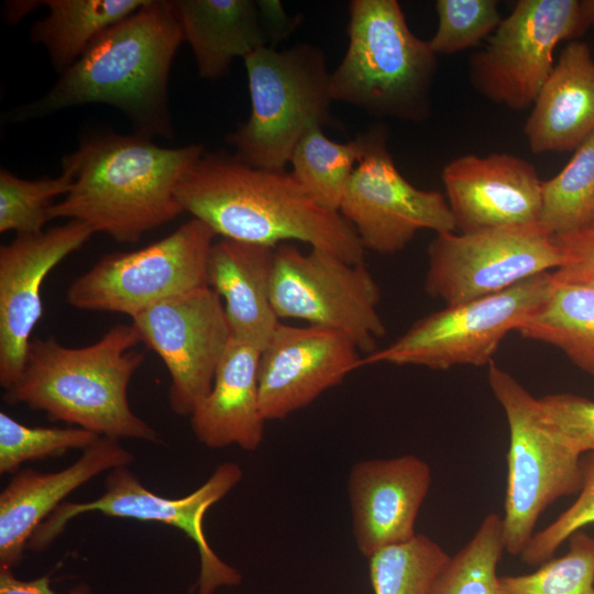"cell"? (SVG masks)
Here are the masks:
<instances>
[{
  "mask_svg": "<svg viewBox=\"0 0 594 594\" xmlns=\"http://www.w3.org/2000/svg\"><path fill=\"white\" fill-rule=\"evenodd\" d=\"M175 197L184 212L224 239L276 248L299 241L351 264L365 250L352 226L321 207L292 172L246 165L207 151L183 174Z\"/></svg>",
  "mask_w": 594,
  "mask_h": 594,
  "instance_id": "cell-1",
  "label": "cell"
},
{
  "mask_svg": "<svg viewBox=\"0 0 594 594\" xmlns=\"http://www.w3.org/2000/svg\"><path fill=\"white\" fill-rule=\"evenodd\" d=\"M183 42L174 0H146L99 34L44 96L12 111L11 119L103 103L123 112L135 134L172 140L168 78Z\"/></svg>",
  "mask_w": 594,
  "mask_h": 594,
  "instance_id": "cell-2",
  "label": "cell"
},
{
  "mask_svg": "<svg viewBox=\"0 0 594 594\" xmlns=\"http://www.w3.org/2000/svg\"><path fill=\"white\" fill-rule=\"evenodd\" d=\"M205 150L202 144L162 147L135 133L86 136L63 157L74 183L50 218L78 220L119 243H135L184 212L175 188Z\"/></svg>",
  "mask_w": 594,
  "mask_h": 594,
  "instance_id": "cell-3",
  "label": "cell"
},
{
  "mask_svg": "<svg viewBox=\"0 0 594 594\" xmlns=\"http://www.w3.org/2000/svg\"><path fill=\"white\" fill-rule=\"evenodd\" d=\"M131 324L110 328L98 341L68 348L53 337L31 340L18 383L6 391L9 404H24L99 437L157 442L158 435L130 407L128 388L145 355Z\"/></svg>",
  "mask_w": 594,
  "mask_h": 594,
  "instance_id": "cell-4",
  "label": "cell"
},
{
  "mask_svg": "<svg viewBox=\"0 0 594 594\" xmlns=\"http://www.w3.org/2000/svg\"><path fill=\"white\" fill-rule=\"evenodd\" d=\"M437 55L416 36L396 0H352L346 51L330 74L333 101L375 117H429Z\"/></svg>",
  "mask_w": 594,
  "mask_h": 594,
  "instance_id": "cell-5",
  "label": "cell"
},
{
  "mask_svg": "<svg viewBox=\"0 0 594 594\" xmlns=\"http://www.w3.org/2000/svg\"><path fill=\"white\" fill-rule=\"evenodd\" d=\"M243 61L251 113L227 143L246 165L286 169L306 132L333 124L326 54L317 45L299 43L282 51L263 46Z\"/></svg>",
  "mask_w": 594,
  "mask_h": 594,
  "instance_id": "cell-6",
  "label": "cell"
},
{
  "mask_svg": "<svg viewBox=\"0 0 594 594\" xmlns=\"http://www.w3.org/2000/svg\"><path fill=\"white\" fill-rule=\"evenodd\" d=\"M487 377L509 429L505 550L520 556L541 514L560 497L580 492L582 455L560 440L543 419L539 398L510 373L492 361Z\"/></svg>",
  "mask_w": 594,
  "mask_h": 594,
  "instance_id": "cell-7",
  "label": "cell"
},
{
  "mask_svg": "<svg viewBox=\"0 0 594 594\" xmlns=\"http://www.w3.org/2000/svg\"><path fill=\"white\" fill-rule=\"evenodd\" d=\"M551 285L552 272H544L499 293L446 306L415 321L386 348L362 358V366L387 363L446 371L488 365L504 338L543 304Z\"/></svg>",
  "mask_w": 594,
  "mask_h": 594,
  "instance_id": "cell-8",
  "label": "cell"
},
{
  "mask_svg": "<svg viewBox=\"0 0 594 594\" xmlns=\"http://www.w3.org/2000/svg\"><path fill=\"white\" fill-rule=\"evenodd\" d=\"M216 237L208 224L191 218L142 249L106 254L74 279L66 301L79 310L133 318L164 299L208 286V258Z\"/></svg>",
  "mask_w": 594,
  "mask_h": 594,
  "instance_id": "cell-9",
  "label": "cell"
},
{
  "mask_svg": "<svg viewBox=\"0 0 594 594\" xmlns=\"http://www.w3.org/2000/svg\"><path fill=\"white\" fill-rule=\"evenodd\" d=\"M380 300V287L364 263L351 264L316 248L302 253L287 242L275 248L271 301L278 319L340 331L369 355L386 334Z\"/></svg>",
  "mask_w": 594,
  "mask_h": 594,
  "instance_id": "cell-10",
  "label": "cell"
},
{
  "mask_svg": "<svg viewBox=\"0 0 594 594\" xmlns=\"http://www.w3.org/2000/svg\"><path fill=\"white\" fill-rule=\"evenodd\" d=\"M242 476L239 464L224 462L193 493L180 498H166L143 486L128 466L113 469L106 477V490L100 497L84 503H62L32 534L28 549L44 551L73 518L88 512L164 522L182 530L198 549L200 571L197 594H215L221 586L239 585L242 575L210 548L202 529V519L208 508L222 499Z\"/></svg>",
  "mask_w": 594,
  "mask_h": 594,
  "instance_id": "cell-11",
  "label": "cell"
},
{
  "mask_svg": "<svg viewBox=\"0 0 594 594\" xmlns=\"http://www.w3.org/2000/svg\"><path fill=\"white\" fill-rule=\"evenodd\" d=\"M562 253L538 222L469 233H438L428 246L425 290L447 306L505 290L558 270Z\"/></svg>",
  "mask_w": 594,
  "mask_h": 594,
  "instance_id": "cell-12",
  "label": "cell"
},
{
  "mask_svg": "<svg viewBox=\"0 0 594 594\" xmlns=\"http://www.w3.org/2000/svg\"><path fill=\"white\" fill-rule=\"evenodd\" d=\"M588 25L578 0H520L470 61V80L492 102L521 111L551 74L553 53Z\"/></svg>",
  "mask_w": 594,
  "mask_h": 594,
  "instance_id": "cell-13",
  "label": "cell"
},
{
  "mask_svg": "<svg viewBox=\"0 0 594 594\" xmlns=\"http://www.w3.org/2000/svg\"><path fill=\"white\" fill-rule=\"evenodd\" d=\"M362 153L350 177L339 213L355 230L364 250L402 251L420 230L454 232L448 200L437 190L413 186L387 148V131L376 125L360 134Z\"/></svg>",
  "mask_w": 594,
  "mask_h": 594,
  "instance_id": "cell-14",
  "label": "cell"
},
{
  "mask_svg": "<svg viewBox=\"0 0 594 594\" xmlns=\"http://www.w3.org/2000/svg\"><path fill=\"white\" fill-rule=\"evenodd\" d=\"M131 319L141 342L169 373L170 409L190 417L210 392L232 339L221 297L205 286L164 299Z\"/></svg>",
  "mask_w": 594,
  "mask_h": 594,
  "instance_id": "cell-15",
  "label": "cell"
},
{
  "mask_svg": "<svg viewBox=\"0 0 594 594\" xmlns=\"http://www.w3.org/2000/svg\"><path fill=\"white\" fill-rule=\"evenodd\" d=\"M78 220L38 233L16 234L0 246V385L20 380L31 333L43 314L41 289L48 273L94 235Z\"/></svg>",
  "mask_w": 594,
  "mask_h": 594,
  "instance_id": "cell-16",
  "label": "cell"
},
{
  "mask_svg": "<svg viewBox=\"0 0 594 594\" xmlns=\"http://www.w3.org/2000/svg\"><path fill=\"white\" fill-rule=\"evenodd\" d=\"M351 338L334 329L279 322L258 360L261 413L284 419L308 406L327 389L362 366Z\"/></svg>",
  "mask_w": 594,
  "mask_h": 594,
  "instance_id": "cell-17",
  "label": "cell"
},
{
  "mask_svg": "<svg viewBox=\"0 0 594 594\" xmlns=\"http://www.w3.org/2000/svg\"><path fill=\"white\" fill-rule=\"evenodd\" d=\"M441 176L461 233L540 220L542 180L535 166L518 156L462 155L449 162Z\"/></svg>",
  "mask_w": 594,
  "mask_h": 594,
  "instance_id": "cell-18",
  "label": "cell"
},
{
  "mask_svg": "<svg viewBox=\"0 0 594 594\" xmlns=\"http://www.w3.org/2000/svg\"><path fill=\"white\" fill-rule=\"evenodd\" d=\"M431 485V470L422 459L406 454L355 463L348 480L356 548L366 558L407 542Z\"/></svg>",
  "mask_w": 594,
  "mask_h": 594,
  "instance_id": "cell-19",
  "label": "cell"
},
{
  "mask_svg": "<svg viewBox=\"0 0 594 594\" xmlns=\"http://www.w3.org/2000/svg\"><path fill=\"white\" fill-rule=\"evenodd\" d=\"M133 454L117 439L99 437L68 468L53 473L24 469L0 494V568L13 570L35 529L77 487L102 472L128 466Z\"/></svg>",
  "mask_w": 594,
  "mask_h": 594,
  "instance_id": "cell-20",
  "label": "cell"
},
{
  "mask_svg": "<svg viewBox=\"0 0 594 594\" xmlns=\"http://www.w3.org/2000/svg\"><path fill=\"white\" fill-rule=\"evenodd\" d=\"M274 255V246L222 238L208 258V286L223 299L232 338L260 351L280 322L271 301Z\"/></svg>",
  "mask_w": 594,
  "mask_h": 594,
  "instance_id": "cell-21",
  "label": "cell"
},
{
  "mask_svg": "<svg viewBox=\"0 0 594 594\" xmlns=\"http://www.w3.org/2000/svg\"><path fill=\"white\" fill-rule=\"evenodd\" d=\"M260 354L253 345L231 339L210 392L190 415L200 443L211 449L231 444L246 451L260 448L265 424L258 395Z\"/></svg>",
  "mask_w": 594,
  "mask_h": 594,
  "instance_id": "cell-22",
  "label": "cell"
},
{
  "mask_svg": "<svg viewBox=\"0 0 594 594\" xmlns=\"http://www.w3.org/2000/svg\"><path fill=\"white\" fill-rule=\"evenodd\" d=\"M594 132V58L571 41L539 91L524 125L535 154L575 150Z\"/></svg>",
  "mask_w": 594,
  "mask_h": 594,
  "instance_id": "cell-23",
  "label": "cell"
},
{
  "mask_svg": "<svg viewBox=\"0 0 594 594\" xmlns=\"http://www.w3.org/2000/svg\"><path fill=\"white\" fill-rule=\"evenodd\" d=\"M193 51L198 75L208 80L227 76L232 62L268 46L254 0H174Z\"/></svg>",
  "mask_w": 594,
  "mask_h": 594,
  "instance_id": "cell-24",
  "label": "cell"
},
{
  "mask_svg": "<svg viewBox=\"0 0 594 594\" xmlns=\"http://www.w3.org/2000/svg\"><path fill=\"white\" fill-rule=\"evenodd\" d=\"M516 331L560 349L574 365L594 375V284L562 280L552 272L547 299Z\"/></svg>",
  "mask_w": 594,
  "mask_h": 594,
  "instance_id": "cell-25",
  "label": "cell"
},
{
  "mask_svg": "<svg viewBox=\"0 0 594 594\" xmlns=\"http://www.w3.org/2000/svg\"><path fill=\"white\" fill-rule=\"evenodd\" d=\"M146 0H44L48 10L30 30L54 69L67 70L105 30L139 10Z\"/></svg>",
  "mask_w": 594,
  "mask_h": 594,
  "instance_id": "cell-26",
  "label": "cell"
},
{
  "mask_svg": "<svg viewBox=\"0 0 594 594\" xmlns=\"http://www.w3.org/2000/svg\"><path fill=\"white\" fill-rule=\"evenodd\" d=\"M362 153L360 134L346 143L330 140L323 128H311L296 145L292 173L323 208L339 212L350 177Z\"/></svg>",
  "mask_w": 594,
  "mask_h": 594,
  "instance_id": "cell-27",
  "label": "cell"
},
{
  "mask_svg": "<svg viewBox=\"0 0 594 594\" xmlns=\"http://www.w3.org/2000/svg\"><path fill=\"white\" fill-rule=\"evenodd\" d=\"M539 223L552 237L594 224V132L558 175L542 180Z\"/></svg>",
  "mask_w": 594,
  "mask_h": 594,
  "instance_id": "cell-28",
  "label": "cell"
},
{
  "mask_svg": "<svg viewBox=\"0 0 594 594\" xmlns=\"http://www.w3.org/2000/svg\"><path fill=\"white\" fill-rule=\"evenodd\" d=\"M504 551L503 519L488 514L466 544L449 556L429 594H501L497 565Z\"/></svg>",
  "mask_w": 594,
  "mask_h": 594,
  "instance_id": "cell-29",
  "label": "cell"
},
{
  "mask_svg": "<svg viewBox=\"0 0 594 594\" xmlns=\"http://www.w3.org/2000/svg\"><path fill=\"white\" fill-rule=\"evenodd\" d=\"M448 558L439 543L422 534L383 548L369 558L374 594H429Z\"/></svg>",
  "mask_w": 594,
  "mask_h": 594,
  "instance_id": "cell-30",
  "label": "cell"
},
{
  "mask_svg": "<svg viewBox=\"0 0 594 594\" xmlns=\"http://www.w3.org/2000/svg\"><path fill=\"white\" fill-rule=\"evenodd\" d=\"M57 177L20 178L10 170H0V232L38 233L51 221L50 209L55 199L65 196L74 183L73 167L62 161Z\"/></svg>",
  "mask_w": 594,
  "mask_h": 594,
  "instance_id": "cell-31",
  "label": "cell"
},
{
  "mask_svg": "<svg viewBox=\"0 0 594 594\" xmlns=\"http://www.w3.org/2000/svg\"><path fill=\"white\" fill-rule=\"evenodd\" d=\"M562 557L528 574L499 576L501 594H594V537L579 530Z\"/></svg>",
  "mask_w": 594,
  "mask_h": 594,
  "instance_id": "cell-32",
  "label": "cell"
},
{
  "mask_svg": "<svg viewBox=\"0 0 594 594\" xmlns=\"http://www.w3.org/2000/svg\"><path fill=\"white\" fill-rule=\"evenodd\" d=\"M99 438L82 428L28 427L0 413V473L15 472L33 460L59 457L69 450H85Z\"/></svg>",
  "mask_w": 594,
  "mask_h": 594,
  "instance_id": "cell-33",
  "label": "cell"
},
{
  "mask_svg": "<svg viewBox=\"0 0 594 594\" xmlns=\"http://www.w3.org/2000/svg\"><path fill=\"white\" fill-rule=\"evenodd\" d=\"M438 25L428 41L436 55H451L479 45L499 25L496 0H437Z\"/></svg>",
  "mask_w": 594,
  "mask_h": 594,
  "instance_id": "cell-34",
  "label": "cell"
},
{
  "mask_svg": "<svg viewBox=\"0 0 594 594\" xmlns=\"http://www.w3.org/2000/svg\"><path fill=\"white\" fill-rule=\"evenodd\" d=\"M582 486L578 498L546 528L535 532L520 553L521 561L539 566L553 558L574 532L594 524V453L582 458Z\"/></svg>",
  "mask_w": 594,
  "mask_h": 594,
  "instance_id": "cell-35",
  "label": "cell"
},
{
  "mask_svg": "<svg viewBox=\"0 0 594 594\" xmlns=\"http://www.w3.org/2000/svg\"><path fill=\"white\" fill-rule=\"evenodd\" d=\"M546 422L562 442L583 455L594 453V400L571 393L539 398Z\"/></svg>",
  "mask_w": 594,
  "mask_h": 594,
  "instance_id": "cell-36",
  "label": "cell"
},
{
  "mask_svg": "<svg viewBox=\"0 0 594 594\" xmlns=\"http://www.w3.org/2000/svg\"><path fill=\"white\" fill-rule=\"evenodd\" d=\"M562 265L553 275L562 280L594 284V228L554 235Z\"/></svg>",
  "mask_w": 594,
  "mask_h": 594,
  "instance_id": "cell-37",
  "label": "cell"
},
{
  "mask_svg": "<svg viewBox=\"0 0 594 594\" xmlns=\"http://www.w3.org/2000/svg\"><path fill=\"white\" fill-rule=\"evenodd\" d=\"M256 2L268 46L276 47L296 30L300 19L288 14L279 0H258Z\"/></svg>",
  "mask_w": 594,
  "mask_h": 594,
  "instance_id": "cell-38",
  "label": "cell"
},
{
  "mask_svg": "<svg viewBox=\"0 0 594 594\" xmlns=\"http://www.w3.org/2000/svg\"><path fill=\"white\" fill-rule=\"evenodd\" d=\"M85 587H77L70 594H87ZM0 594H56L51 587L48 576L33 580L18 579L10 569L0 568Z\"/></svg>",
  "mask_w": 594,
  "mask_h": 594,
  "instance_id": "cell-39",
  "label": "cell"
},
{
  "mask_svg": "<svg viewBox=\"0 0 594 594\" xmlns=\"http://www.w3.org/2000/svg\"><path fill=\"white\" fill-rule=\"evenodd\" d=\"M580 6L588 28L594 26V0H582Z\"/></svg>",
  "mask_w": 594,
  "mask_h": 594,
  "instance_id": "cell-40",
  "label": "cell"
},
{
  "mask_svg": "<svg viewBox=\"0 0 594 594\" xmlns=\"http://www.w3.org/2000/svg\"><path fill=\"white\" fill-rule=\"evenodd\" d=\"M592 227L594 228V224Z\"/></svg>",
  "mask_w": 594,
  "mask_h": 594,
  "instance_id": "cell-41",
  "label": "cell"
}]
</instances>
